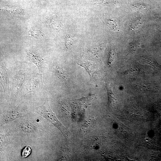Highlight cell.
Wrapping results in <instances>:
<instances>
[{
  "label": "cell",
  "instance_id": "30bf717a",
  "mask_svg": "<svg viewBox=\"0 0 161 161\" xmlns=\"http://www.w3.org/2000/svg\"><path fill=\"white\" fill-rule=\"evenodd\" d=\"M21 129L24 131L28 132H32L35 130V128L32 124L25 122L22 123L21 126Z\"/></svg>",
  "mask_w": 161,
  "mask_h": 161
},
{
  "label": "cell",
  "instance_id": "3957f363",
  "mask_svg": "<svg viewBox=\"0 0 161 161\" xmlns=\"http://www.w3.org/2000/svg\"><path fill=\"white\" fill-rule=\"evenodd\" d=\"M26 52L30 61L35 64L39 70L44 63L42 58L32 52L26 50Z\"/></svg>",
  "mask_w": 161,
  "mask_h": 161
},
{
  "label": "cell",
  "instance_id": "5bb4252c",
  "mask_svg": "<svg viewBox=\"0 0 161 161\" xmlns=\"http://www.w3.org/2000/svg\"><path fill=\"white\" fill-rule=\"evenodd\" d=\"M31 149L29 145L26 146L23 149L21 152V156L23 158L28 157L30 154L31 152Z\"/></svg>",
  "mask_w": 161,
  "mask_h": 161
},
{
  "label": "cell",
  "instance_id": "8fae6325",
  "mask_svg": "<svg viewBox=\"0 0 161 161\" xmlns=\"http://www.w3.org/2000/svg\"><path fill=\"white\" fill-rule=\"evenodd\" d=\"M30 32V35L35 38L38 39L43 37V33L39 29L32 28Z\"/></svg>",
  "mask_w": 161,
  "mask_h": 161
},
{
  "label": "cell",
  "instance_id": "277c9868",
  "mask_svg": "<svg viewBox=\"0 0 161 161\" xmlns=\"http://www.w3.org/2000/svg\"><path fill=\"white\" fill-rule=\"evenodd\" d=\"M1 83L4 92L9 90V82L8 75L4 65L1 64L0 69Z\"/></svg>",
  "mask_w": 161,
  "mask_h": 161
},
{
  "label": "cell",
  "instance_id": "5b68a950",
  "mask_svg": "<svg viewBox=\"0 0 161 161\" xmlns=\"http://www.w3.org/2000/svg\"><path fill=\"white\" fill-rule=\"evenodd\" d=\"M21 115V113L17 110H13L9 112L2 117L1 121V123H4L15 119L20 117Z\"/></svg>",
  "mask_w": 161,
  "mask_h": 161
},
{
  "label": "cell",
  "instance_id": "52a82bcc",
  "mask_svg": "<svg viewBox=\"0 0 161 161\" xmlns=\"http://www.w3.org/2000/svg\"><path fill=\"white\" fill-rule=\"evenodd\" d=\"M137 90L139 92H143L152 90L155 87L151 84L149 83H141L136 85Z\"/></svg>",
  "mask_w": 161,
  "mask_h": 161
},
{
  "label": "cell",
  "instance_id": "6da1fadb",
  "mask_svg": "<svg viewBox=\"0 0 161 161\" xmlns=\"http://www.w3.org/2000/svg\"><path fill=\"white\" fill-rule=\"evenodd\" d=\"M36 112L57 127L64 137L68 138L70 134L69 129L58 120L51 109L48 100L36 110Z\"/></svg>",
  "mask_w": 161,
  "mask_h": 161
},
{
  "label": "cell",
  "instance_id": "ba28073f",
  "mask_svg": "<svg viewBox=\"0 0 161 161\" xmlns=\"http://www.w3.org/2000/svg\"><path fill=\"white\" fill-rule=\"evenodd\" d=\"M55 71L59 78L61 80L66 81L68 80L66 73L61 67L58 65L56 66Z\"/></svg>",
  "mask_w": 161,
  "mask_h": 161
},
{
  "label": "cell",
  "instance_id": "4fadbf2b",
  "mask_svg": "<svg viewBox=\"0 0 161 161\" xmlns=\"http://www.w3.org/2000/svg\"><path fill=\"white\" fill-rule=\"evenodd\" d=\"M73 41L72 38L68 34L66 35L65 38V45L67 49H69L72 44Z\"/></svg>",
  "mask_w": 161,
  "mask_h": 161
},
{
  "label": "cell",
  "instance_id": "7a4b0ae2",
  "mask_svg": "<svg viewBox=\"0 0 161 161\" xmlns=\"http://www.w3.org/2000/svg\"><path fill=\"white\" fill-rule=\"evenodd\" d=\"M43 86L42 76L41 74L34 75L31 80L30 86L27 89L28 92H34L41 88Z\"/></svg>",
  "mask_w": 161,
  "mask_h": 161
},
{
  "label": "cell",
  "instance_id": "9a60e30c",
  "mask_svg": "<svg viewBox=\"0 0 161 161\" xmlns=\"http://www.w3.org/2000/svg\"><path fill=\"white\" fill-rule=\"evenodd\" d=\"M114 54L113 52H110L109 58L108 60V64L110 66L112 65L114 61Z\"/></svg>",
  "mask_w": 161,
  "mask_h": 161
},
{
  "label": "cell",
  "instance_id": "7c38bea8",
  "mask_svg": "<svg viewBox=\"0 0 161 161\" xmlns=\"http://www.w3.org/2000/svg\"><path fill=\"white\" fill-rule=\"evenodd\" d=\"M95 3L100 4L106 6H111L115 4L114 0H93Z\"/></svg>",
  "mask_w": 161,
  "mask_h": 161
},
{
  "label": "cell",
  "instance_id": "8992f818",
  "mask_svg": "<svg viewBox=\"0 0 161 161\" xmlns=\"http://www.w3.org/2000/svg\"><path fill=\"white\" fill-rule=\"evenodd\" d=\"M105 86L107 91L109 105L110 106H113L116 100L113 91V87L110 83H107Z\"/></svg>",
  "mask_w": 161,
  "mask_h": 161
},
{
  "label": "cell",
  "instance_id": "9c48e42d",
  "mask_svg": "<svg viewBox=\"0 0 161 161\" xmlns=\"http://www.w3.org/2000/svg\"><path fill=\"white\" fill-rule=\"evenodd\" d=\"M105 21L107 26L111 31L115 32L118 30V24L117 21L106 19Z\"/></svg>",
  "mask_w": 161,
  "mask_h": 161
}]
</instances>
